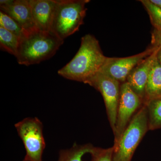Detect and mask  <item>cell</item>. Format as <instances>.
Instances as JSON below:
<instances>
[{"label":"cell","mask_w":161,"mask_h":161,"mask_svg":"<svg viewBox=\"0 0 161 161\" xmlns=\"http://www.w3.org/2000/svg\"><path fill=\"white\" fill-rule=\"evenodd\" d=\"M107 58L96 38L92 35H86L81 38L76 54L58 71V75L69 80L85 83L100 70Z\"/></svg>","instance_id":"obj_1"},{"label":"cell","mask_w":161,"mask_h":161,"mask_svg":"<svg viewBox=\"0 0 161 161\" xmlns=\"http://www.w3.org/2000/svg\"><path fill=\"white\" fill-rule=\"evenodd\" d=\"M63 43L53 32L35 29L20 39L16 58L21 65L37 64L53 57Z\"/></svg>","instance_id":"obj_2"},{"label":"cell","mask_w":161,"mask_h":161,"mask_svg":"<svg viewBox=\"0 0 161 161\" xmlns=\"http://www.w3.org/2000/svg\"><path fill=\"white\" fill-rule=\"evenodd\" d=\"M89 0H58L51 30L62 40L79 30L86 14Z\"/></svg>","instance_id":"obj_3"},{"label":"cell","mask_w":161,"mask_h":161,"mask_svg":"<svg viewBox=\"0 0 161 161\" xmlns=\"http://www.w3.org/2000/svg\"><path fill=\"white\" fill-rule=\"evenodd\" d=\"M149 130L148 113L146 106L136 113L113 147V161H131L139 144Z\"/></svg>","instance_id":"obj_4"},{"label":"cell","mask_w":161,"mask_h":161,"mask_svg":"<svg viewBox=\"0 0 161 161\" xmlns=\"http://www.w3.org/2000/svg\"><path fill=\"white\" fill-rule=\"evenodd\" d=\"M14 126L26 150L25 158L29 161H42L46 144L42 122L37 117H27Z\"/></svg>","instance_id":"obj_5"},{"label":"cell","mask_w":161,"mask_h":161,"mask_svg":"<svg viewBox=\"0 0 161 161\" xmlns=\"http://www.w3.org/2000/svg\"><path fill=\"white\" fill-rule=\"evenodd\" d=\"M85 84L95 88L102 95L110 125L114 133L120 96V82L108 75L98 72Z\"/></svg>","instance_id":"obj_6"},{"label":"cell","mask_w":161,"mask_h":161,"mask_svg":"<svg viewBox=\"0 0 161 161\" xmlns=\"http://www.w3.org/2000/svg\"><path fill=\"white\" fill-rule=\"evenodd\" d=\"M142 100L133 92L128 82L120 86V96L114 135V144L119 140L135 113L142 107Z\"/></svg>","instance_id":"obj_7"},{"label":"cell","mask_w":161,"mask_h":161,"mask_svg":"<svg viewBox=\"0 0 161 161\" xmlns=\"http://www.w3.org/2000/svg\"><path fill=\"white\" fill-rule=\"evenodd\" d=\"M157 47V46H153L137 54L126 58H107L99 72L108 75L120 83H124L131 71L151 55Z\"/></svg>","instance_id":"obj_8"},{"label":"cell","mask_w":161,"mask_h":161,"mask_svg":"<svg viewBox=\"0 0 161 161\" xmlns=\"http://www.w3.org/2000/svg\"><path fill=\"white\" fill-rule=\"evenodd\" d=\"M0 9L16 21L25 31L37 29L33 19L29 0H1Z\"/></svg>","instance_id":"obj_9"},{"label":"cell","mask_w":161,"mask_h":161,"mask_svg":"<svg viewBox=\"0 0 161 161\" xmlns=\"http://www.w3.org/2000/svg\"><path fill=\"white\" fill-rule=\"evenodd\" d=\"M159 48V46H157L151 55L136 65L131 71L127 78L126 82L133 92L142 100L143 103L147 80Z\"/></svg>","instance_id":"obj_10"},{"label":"cell","mask_w":161,"mask_h":161,"mask_svg":"<svg viewBox=\"0 0 161 161\" xmlns=\"http://www.w3.org/2000/svg\"><path fill=\"white\" fill-rule=\"evenodd\" d=\"M29 2L36 28L41 31H51L57 0H29Z\"/></svg>","instance_id":"obj_11"},{"label":"cell","mask_w":161,"mask_h":161,"mask_svg":"<svg viewBox=\"0 0 161 161\" xmlns=\"http://www.w3.org/2000/svg\"><path fill=\"white\" fill-rule=\"evenodd\" d=\"M161 98V66L156 58L147 80L143 104L150 101Z\"/></svg>","instance_id":"obj_12"},{"label":"cell","mask_w":161,"mask_h":161,"mask_svg":"<svg viewBox=\"0 0 161 161\" xmlns=\"http://www.w3.org/2000/svg\"><path fill=\"white\" fill-rule=\"evenodd\" d=\"M95 148L91 144L75 143L70 149L60 150L58 161H82L83 156L86 153L91 154Z\"/></svg>","instance_id":"obj_13"},{"label":"cell","mask_w":161,"mask_h":161,"mask_svg":"<svg viewBox=\"0 0 161 161\" xmlns=\"http://www.w3.org/2000/svg\"><path fill=\"white\" fill-rule=\"evenodd\" d=\"M148 113L149 130L161 128V98L150 101L144 104Z\"/></svg>","instance_id":"obj_14"},{"label":"cell","mask_w":161,"mask_h":161,"mask_svg":"<svg viewBox=\"0 0 161 161\" xmlns=\"http://www.w3.org/2000/svg\"><path fill=\"white\" fill-rule=\"evenodd\" d=\"M20 38L0 26V46L1 49L16 57Z\"/></svg>","instance_id":"obj_15"},{"label":"cell","mask_w":161,"mask_h":161,"mask_svg":"<svg viewBox=\"0 0 161 161\" xmlns=\"http://www.w3.org/2000/svg\"><path fill=\"white\" fill-rule=\"evenodd\" d=\"M0 26L12 33L20 39L23 37L27 32L16 21L1 11H0Z\"/></svg>","instance_id":"obj_16"},{"label":"cell","mask_w":161,"mask_h":161,"mask_svg":"<svg viewBox=\"0 0 161 161\" xmlns=\"http://www.w3.org/2000/svg\"><path fill=\"white\" fill-rule=\"evenodd\" d=\"M146 9L154 29L161 31V9L153 4L150 0L140 1Z\"/></svg>","instance_id":"obj_17"},{"label":"cell","mask_w":161,"mask_h":161,"mask_svg":"<svg viewBox=\"0 0 161 161\" xmlns=\"http://www.w3.org/2000/svg\"><path fill=\"white\" fill-rule=\"evenodd\" d=\"M113 147L108 149L95 147L91 153L92 157L91 161H113Z\"/></svg>","instance_id":"obj_18"},{"label":"cell","mask_w":161,"mask_h":161,"mask_svg":"<svg viewBox=\"0 0 161 161\" xmlns=\"http://www.w3.org/2000/svg\"><path fill=\"white\" fill-rule=\"evenodd\" d=\"M151 39L153 46H161V31L154 29L152 33Z\"/></svg>","instance_id":"obj_19"},{"label":"cell","mask_w":161,"mask_h":161,"mask_svg":"<svg viewBox=\"0 0 161 161\" xmlns=\"http://www.w3.org/2000/svg\"><path fill=\"white\" fill-rule=\"evenodd\" d=\"M150 2L161 9V0H150Z\"/></svg>","instance_id":"obj_20"},{"label":"cell","mask_w":161,"mask_h":161,"mask_svg":"<svg viewBox=\"0 0 161 161\" xmlns=\"http://www.w3.org/2000/svg\"><path fill=\"white\" fill-rule=\"evenodd\" d=\"M157 58L161 66V46H159V48L157 54Z\"/></svg>","instance_id":"obj_21"},{"label":"cell","mask_w":161,"mask_h":161,"mask_svg":"<svg viewBox=\"0 0 161 161\" xmlns=\"http://www.w3.org/2000/svg\"><path fill=\"white\" fill-rule=\"evenodd\" d=\"M23 161H29L27 160V159H25V158H24V159L23 160Z\"/></svg>","instance_id":"obj_22"}]
</instances>
